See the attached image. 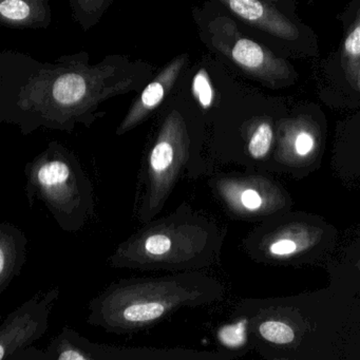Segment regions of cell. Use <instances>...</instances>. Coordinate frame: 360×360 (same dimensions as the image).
<instances>
[{
	"instance_id": "obj_17",
	"label": "cell",
	"mask_w": 360,
	"mask_h": 360,
	"mask_svg": "<svg viewBox=\"0 0 360 360\" xmlns=\"http://www.w3.org/2000/svg\"><path fill=\"white\" fill-rule=\"evenodd\" d=\"M193 91L199 101L202 108H210L212 102V90L205 72L201 71L193 79Z\"/></svg>"
},
{
	"instance_id": "obj_3",
	"label": "cell",
	"mask_w": 360,
	"mask_h": 360,
	"mask_svg": "<svg viewBox=\"0 0 360 360\" xmlns=\"http://www.w3.org/2000/svg\"><path fill=\"white\" fill-rule=\"evenodd\" d=\"M220 242L218 227L183 201L172 214L143 224L121 242L108 264L142 271H201L216 260Z\"/></svg>"
},
{
	"instance_id": "obj_11",
	"label": "cell",
	"mask_w": 360,
	"mask_h": 360,
	"mask_svg": "<svg viewBox=\"0 0 360 360\" xmlns=\"http://www.w3.org/2000/svg\"><path fill=\"white\" fill-rule=\"evenodd\" d=\"M242 20L259 26H266L269 31L292 37V30L283 22H275L260 0H217Z\"/></svg>"
},
{
	"instance_id": "obj_14",
	"label": "cell",
	"mask_w": 360,
	"mask_h": 360,
	"mask_svg": "<svg viewBox=\"0 0 360 360\" xmlns=\"http://www.w3.org/2000/svg\"><path fill=\"white\" fill-rule=\"evenodd\" d=\"M217 338L227 349H240L248 341V319L224 324L217 330Z\"/></svg>"
},
{
	"instance_id": "obj_4",
	"label": "cell",
	"mask_w": 360,
	"mask_h": 360,
	"mask_svg": "<svg viewBox=\"0 0 360 360\" xmlns=\"http://www.w3.org/2000/svg\"><path fill=\"white\" fill-rule=\"evenodd\" d=\"M204 134L198 117L172 108L164 115L143 160L136 216L146 224L159 216L183 180H198L210 172L202 155Z\"/></svg>"
},
{
	"instance_id": "obj_16",
	"label": "cell",
	"mask_w": 360,
	"mask_h": 360,
	"mask_svg": "<svg viewBox=\"0 0 360 360\" xmlns=\"http://www.w3.org/2000/svg\"><path fill=\"white\" fill-rule=\"evenodd\" d=\"M273 129L267 123H262L255 130L248 144V151L254 159H262L271 149Z\"/></svg>"
},
{
	"instance_id": "obj_13",
	"label": "cell",
	"mask_w": 360,
	"mask_h": 360,
	"mask_svg": "<svg viewBox=\"0 0 360 360\" xmlns=\"http://www.w3.org/2000/svg\"><path fill=\"white\" fill-rule=\"evenodd\" d=\"M233 62L245 69H257L264 62L262 48L248 39H240L229 49Z\"/></svg>"
},
{
	"instance_id": "obj_12",
	"label": "cell",
	"mask_w": 360,
	"mask_h": 360,
	"mask_svg": "<svg viewBox=\"0 0 360 360\" xmlns=\"http://www.w3.org/2000/svg\"><path fill=\"white\" fill-rule=\"evenodd\" d=\"M115 0H67L75 22L84 31L94 28Z\"/></svg>"
},
{
	"instance_id": "obj_19",
	"label": "cell",
	"mask_w": 360,
	"mask_h": 360,
	"mask_svg": "<svg viewBox=\"0 0 360 360\" xmlns=\"http://www.w3.org/2000/svg\"><path fill=\"white\" fill-rule=\"evenodd\" d=\"M315 146V141L313 136L307 132H301L295 141V149L301 157L309 155Z\"/></svg>"
},
{
	"instance_id": "obj_6",
	"label": "cell",
	"mask_w": 360,
	"mask_h": 360,
	"mask_svg": "<svg viewBox=\"0 0 360 360\" xmlns=\"http://www.w3.org/2000/svg\"><path fill=\"white\" fill-rule=\"evenodd\" d=\"M218 357L217 354L181 347L157 349L100 345L69 326H64L45 349H39L41 360H210Z\"/></svg>"
},
{
	"instance_id": "obj_18",
	"label": "cell",
	"mask_w": 360,
	"mask_h": 360,
	"mask_svg": "<svg viewBox=\"0 0 360 360\" xmlns=\"http://www.w3.org/2000/svg\"><path fill=\"white\" fill-rule=\"evenodd\" d=\"M296 250V242L290 239L277 240L269 246V252L276 257H288L294 254Z\"/></svg>"
},
{
	"instance_id": "obj_1",
	"label": "cell",
	"mask_w": 360,
	"mask_h": 360,
	"mask_svg": "<svg viewBox=\"0 0 360 360\" xmlns=\"http://www.w3.org/2000/svg\"><path fill=\"white\" fill-rule=\"evenodd\" d=\"M155 77L153 65L111 54L90 64L88 52L39 62L27 54L0 56V122L16 126L22 136L37 130L75 131L91 128L106 112L107 101L139 94Z\"/></svg>"
},
{
	"instance_id": "obj_2",
	"label": "cell",
	"mask_w": 360,
	"mask_h": 360,
	"mask_svg": "<svg viewBox=\"0 0 360 360\" xmlns=\"http://www.w3.org/2000/svg\"><path fill=\"white\" fill-rule=\"evenodd\" d=\"M221 292L220 283L201 271L123 278L89 301L86 322L109 334L142 332L181 309L210 304Z\"/></svg>"
},
{
	"instance_id": "obj_20",
	"label": "cell",
	"mask_w": 360,
	"mask_h": 360,
	"mask_svg": "<svg viewBox=\"0 0 360 360\" xmlns=\"http://www.w3.org/2000/svg\"><path fill=\"white\" fill-rule=\"evenodd\" d=\"M345 50L351 56H359L360 54V26L357 27L345 41Z\"/></svg>"
},
{
	"instance_id": "obj_7",
	"label": "cell",
	"mask_w": 360,
	"mask_h": 360,
	"mask_svg": "<svg viewBox=\"0 0 360 360\" xmlns=\"http://www.w3.org/2000/svg\"><path fill=\"white\" fill-rule=\"evenodd\" d=\"M60 296V286H54L35 295L7 316L0 326V360H14L44 337Z\"/></svg>"
},
{
	"instance_id": "obj_5",
	"label": "cell",
	"mask_w": 360,
	"mask_h": 360,
	"mask_svg": "<svg viewBox=\"0 0 360 360\" xmlns=\"http://www.w3.org/2000/svg\"><path fill=\"white\" fill-rule=\"evenodd\" d=\"M27 202H41L62 231L77 233L96 214L94 185L70 149L52 141L25 167Z\"/></svg>"
},
{
	"instance_id": "obj_8",
	"label": "cell",
	"mask_w": 360,
	"mask_h": 360,
	"mask_svg": "<svg viewBox=\"0 0 360 360\" xmlns=\"http://www.w3.org/2000/svg\"><path fill=\"white\" fill-rule=\"evenodd\" d=\"M188 63V54H179L155 75L153 81L147 84L143 91L139 94L138 98L134 101L129 110L117 126L115 130L117 136L131 131L157 111L176 85L184 69H186Z\"/></svg>"
},
{
	"instance_id": "obj_9",
	"label": "cell",
	"mask_w": 360,
	"mask_h": 360,
	"mask_svg": "<svg viewBox=\"0 0 360 360\" xmlns=\"http://www.w3.org/2000/svg\"><path fill=\"white\" fill-rule=\"evenodd\" d=\"M26 233L9 222L0 224V294L20 275L27 261Z\"/></svg>"
},
{
	"instance_id": "obj_15",
	"label": "cell",
	"mask_w": 360,
	"mask_h": 360,
	"mask_svg": "<svg viewBox=\"0 0 360 360\" xmlns=\"http://www.w3.org/2000/svg\"><path fill=\"white\" fill-rule=\"evenodd\" d=\"M259 332L265 340L277 345H288L295 339V332L288 324L277 320H267L259 326Z\"/></svg>"
},
{
	"instance_id": "obj_10",
	"label": "cell",
	"mask_w": 360,
	"mask_h": 360,
	"mask_svg": "<svg viewBox=\"0 0 360 360\" xmlns=\"http://www.w3.org/2000/svg\"><path fill=\"white\" fill-rule=\"evenodd\" d=\"M50 0H0V22L12 29H47L51 25Z\"/></svg>"
}]
</instances>
